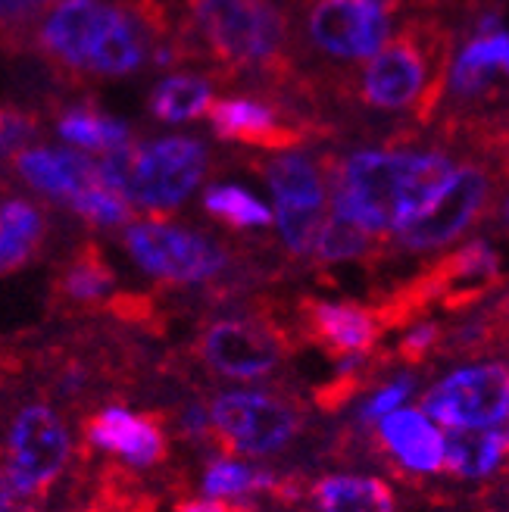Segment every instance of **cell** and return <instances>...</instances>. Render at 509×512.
Segmentation results:
<instances>
[{
	"label": "cell",
	"instance_id": "6da1fadb",
	"mask_svg": "<svg viewBox=\"0 0 509 512\" xmlns=\"http://www.w3.org/2000/svg\"><path fill=\"white\" fill-rule=\"evenodd\" d=\"M453 169L447 153L435 150H356L328 163V200L332 213L366 235L388 238L435 200Z\"/></svg>",
	"mask_w": 509,
	"mask_h": 512
},
{
	"label": "cell",
	"instance_id": "7a4b0ae2",
	"mask_svg": "<svg viewBox=\"0 0 509 512\" xmlns=\"http://www.w3.org/2000/svg\"><path fill=\"white\" fill-rule=\"evenodd\" d=\"M450 47L453 38L438 22L406 25L369 57L356 94L372 110H413L419 122H428L447 88Z\"/></svg>",
	"mask_w": 509,
	"mask_h": 512
},
{
	"label": "cell",
	"instance_id": "3957f363",
	"mask_svg": "<svg viewBox=\"0 0 509 512\" xmlns=\"http://www.w3.org/2000/svg\"><path fill=\"white\" fill-rule=\"evenodd\" d=\"M203 50L228 72H263L282 82L291 75L288 22L269 0H185Z\"/></svg>",
	"mask_w": 509,
	"mask_h": 512
},
{
	"label": "cell",
	"instance_id": "277c9868",
	"mask_svg": "<svg viewBox=\"0 0 509 512\" xmlns=\"http://www.w3.org/2000/svg\"><path fill=\"white\" fill-rule=\"evenodd\" d=\"M97 169L100 178L132 207L154 210L163 216L182 207L194 188L207 178L210 150L197 138L172 135L100 153Z\"/></svg>",
	"mask_w": 509,
	"mask_h": 512
},
{
	"label": "cell",
	"instance_id": "5b68a950",
	"mask_svg": "<svg viewBox=\"0 0 509 512\" xmlns=\"http://www.w3.org/2000/svg\"><path fill=\"white\" fill-rule=\"evenodd\" d=\"M300 338L288 319L275 313L225 316L200 331L194 353L222 378H263L297 350Z\"/></svg>",
	"mask_w": 509,
	"mask_h": 512
},
{
	"label": "cell",
	"instance_id": "8992f818",
	"mask_svg": "<svg viewBox=\"0 0 509 512\" xmlns=\"http://www.w3.org/2000/svg\"><path fill=\"white\" fill-rule=\"evenodd\" d=\"M497 200V172L488 163L456 166L447 185L435 194L428 207L394 232L397 250L431 253L460 241L475 222H481Z\"/></svg>",
	"mask_w": 509,
	"mask_h": 512
},
{
	"label": "cell",
	"instance_id": "52a82bcc",
	"mask_svg": "<svg viewBox=\"0 0 509 512\" xmlns=\"http://www.w3.org/2000/svg\"><path fill=\"white\" fill-rule=\"evenodd\" d=\"M207 413L213 425V444H219L225 453L250 456L285 450L307 422V409L294 397L269 391L219 394Z\"/></svg>",
	"mask_w": 509,
	"mask_h": 512
},
{
	"label": "cell",
	"instance_id": "ba28073f",
	"mask_svg": "<svg viewBox=\"0 0 509 512\" xmlns=\"http://www.w3.org/2000/svg\"><path fill=\"white\" fill-rule=\"evenodd\" d=\"M0 463L25 497L44 506L72 463V434L63 416L47 403H25L7 428Z\"/></svg>",
	"mask_w": 509,
	"mask_h": 512
},
{
	"label": "cell",
	"instance_id": "9c48e42d",
	"mask_svg": "<svg viewBox=\"0 0 509 512\" xmlns=\"http://www.w3.org/2000/svg\"><path fill=\"white\" fill-rule=\"evenodd\" d=\"M122 244L147 275L166 285H207L232 266V253L219 241L163 219L129 225Z\"/></svg>",
	"mask_w": 509,
	"mask_h": 512
},
{
	"label": "cell",
	"instance_id": "30bf717a",
	"mask_svg": "<svg viewBox=\"0 0 509 512\" xmlns=\"http://www.w3.org/2000/svg\"><path fill=\"white\" fill-rule=\"evenodd\" d=\"M419 413L447 428H500L509 413L506 363H481L453 369L422 394Z\"/></svg>",
	"mask_w": 509,
	"mask_h": 512
},
{
	"label": "cell",
	"instance_id": "8fae6325",
	"mask_svg": "<svg viewBox=\"0 0 509 512\" xmlns=\"http://www.w3.org/2000/svg\"><path fill=\"white\" fill-rule=\"evenodd\" d=\"M116 4L107 0H54L38 19L32 44L50 69L72 79H88L94 50L104 38Z\"/></svg>",
	"mask_w": 509,
	"mask_h": 512
},
{
	"label": "cell",
	"instance_id": "7c38bea8",
	"mask_svg": "<svg viewBox=\"0 0 509 512\" xmlns=\"http://www.w3.org/2000/svg\"><path fill=\"white\" fill-rule=\"evenodd\" d=\"M291 325L300 341L319 344L325 353H332L335 360L375 353L378 341L385 338L372 306L353 303V300L303 297L297 300V313Z\"/></svg>",
	"mask_w": 509,
	"mask_h": 512
},
{
	"label": "cell",
	"instance_id": "4fadbf2b",
	"mask_svg": "<svg viewBox=\"0 0 509 512\" xmlns=\"http://www.w3.org/2000/svg\"><path fill=\"white\" fill-rule=\"evenodd\" d=\"M307 29L322 54L363 60L391 38V19L369 0H316Z\"/></svg>",
	"mask_w": 509,
	"mask_h": 512
},
{
	"label": "cell",
	"instance_id": "5bb4252c",
	"mask_svg": "<svg viewBox=\"0 0 509 512\" xmlns=\"http://www.w3.org/2000/svg\"><path fill=\"white\" fill-rule=\"evenodd\" d=\"M85 444L119 456L132 469H157L169 459V434L163 416L132 413L125 406H100L82 422Z\"/></svg>",
	"mask_w": 509,
	"mask_h": 512
},
{
	"label": "cell",
	"instance_id": "9a60e30c",
	"mask_svg": "<svg viewBox=\"0 0 509 512\" xmlns=\"http://www.w3.org/2000/svg\"><path fill=\"white\" fill-rule=\"evenodd\" d=\"M210 125L222 141H235L253 150H297L303 141L310 138V128L300 122L282 119L272 104L253 97H222L213 100L210 110Z\"/></svg>",
	"mask_w": 509,
	"mask_h": 512
},
{
	"label": "cell",
	"instance_id": "2e32d148",
	"mask_svg": "<svg viewBox=\"0 0 509 512\" xmlns=\"http://www.w3.org/2000/svg\"><path fill=\"white\" fill-rule=\"evenodd\" d=\"M13 169L29 188L66 203V207H72V200L82 197L88 188L104 182L97 160L63 147H22L13 157Z\"/></svg>",
	"mask_w": 509,
	"mask_h": 512
},
{
	"label": "cell",
	"instance_id": "e0dca14e",
	"mask_svg": "<svg viewBox=\"0 0 509 512\" xmlns=\"http://www.w3.org/2000/svg\"><path fill=\"white\" fill-rule=\"evenodd\" d=\"M116 294V272L97 244H82L57 269L50 297L60 313H104Z\"/></svg>",
	"mask_w": 509,
	"mask_h": 512
},
{
	"label": "cell",
	"instance_id": "ac0fdd59",
	"mask_svg": "<svg viewBox=\"0 0 509 512\" xmlns=\"http://www.w3.org/2000/svg\"><path fill=\"white\" fill-rule=\"evenodd\" d=\"M375 441L406 472L435 475L444 472V434L419 409H394L375 425Z\"/></svg>",
	"mask_w": 509,
	"mask_h": 512
},
{
	"label": "cell",
	"instance_id": "d6986e66",
	"mask_svg": "<svg viewBox=\"0 0 509 512\" xmlns=\"http://www.w3.org/2000/svg\"><path fill=\"white\" fill-rule=\"evenodd\" d=\"M266 185L272 188L275 207L288 210H328V160L319 166L307 153H272L260 163Z\"/></svg>",
	"mask_w": 509,
	"mask_h": 512
},
{
	"label": "cell",
	"instance_id": "ffe728a7",
	"mask_svg": "<svg viewBox=\"0 0 509 512\" xmlns=\"http://www.w3.org/2000/svg\"><path fill=\"white\" fill-rule=\"evenodd\" d=\"M47 244V216L38 203L10 197L0 203V278L32 266Z\"/></svg>",
	"mask_w": 509,
	"mask_h": 512
},
{
	"label": "cell",
	"instance_id": "44dd1931",
	"mask_svg": "<svg viewBox=\"0 0 509 512\" xmlns=\"http://www.w3.org/2000/svg\"><path fill=\"white\" fill-rule=\"evenodd\" d=\"M307 497L319 512H397L391 484L372 475H322L307 484Z\"/></svg>",
	"mask_w": 509,
	"mask_h": 512
},
{
	"label": "cell",
	"instance_id": "7402d4cb",
	"mask_svg": "<svg viewBox=\"0 0 509 512\" xmlns=\"http://www.w3.org/2000/svg\"><path fill=\"white\" fill-rule=\"evenodd\" d=\"M506 459V431L503 428H450L444 438V472L478 481L500 469Z\"/></svg>",
	"mask_w": 509,
	"mask_h": 512
},
{
	"label": "cell",
	"instance_id": "603a6c76",
	"mask_svg": "<svg viewBox=\"0 0 509 512\" xmlns=\"http://www.w3.org/2000/svg\"><path fill=\"white\" fill-rule=\"evenodd\" d=\"M506 63H509V38H506V32L472 38L460 50L456 63L450 66L447 85L453 88V94L460 100L478 97V94H485L506 72Z\"/></svg>",
	"mask_w": 509,
	"mask_h": 512
},
{
	"label": "cell",
	"instance_id": "cb8c5ba5",
	"mask_svg": "<svg viewBox=\"0 0 509 512\" xmlns=\"http://www.w3.org/2000/svg\"><path fill=\"white\" fill-rule=\"evenodd\" d=\"M57 132L82 150L110 153L132 144V128L116 116H107L94 107H75L57 119Z\"/></svg>",
	"mask_w": 509,
	"mask_h": 512
},
{
	"label": "cell",
	"instance_id": "d4e9b609",
	"mask_svg": "<svg viewBox=\"0 0 509 512\" xmlns=\"http://www.w3.org/2000/svg\"><path fill=\"white\" fill-rule=\"evenodd\" d=\"M213 104V91L207 79H197V75H169L163 79L154 94H150V113L160 122H191L200 119Z\"/></svg>",
	"mask_w": 509,
	"mask_h": 512
},
{
	"label": "cell",
	"instance_id": "484cf974",
	"mask_svg": "<svg viewBox=\"0 0 509 512\" xmlns=\"http://www.w3.org/2000/svg\"><path fill=\"white\" fill-rule=\"evenodd\" d=\"M378 238L366 235L363 228H356L350 219L338 216V213H328L322 228H319V238L313 244V253L319 266H335V263H353V260H366V256L378 253Z\"/></svg>",
	"mask_w": 509,
	"mask_h": 512
},
{
	"label": "cell",
	"instance_id": "4316f807",
	"mask_svg": "<svg viewBox=\"0 0 509 512\" xmlns=\"http://www.w3.org/2000/svg\"><path fill=\"white\" fill-rule=\"evenodd\" d=\"M506 335V300H497L491 310L478 313L475 319L444 328L441 350L438 353H456V356H481V353H494L503 344Z\"/></svg>",
	"mask_w": 509,
	"mask_h": 512
},
{
	"label": "cell",
	"instance_id": "83f0119b",
	"mask_svg": "<svg viewBox=\"0 0 509 512\" xmlns=\"http://www.w3.org/2000/svg\"><path fill=\"white\" fill-rule=\"evenodd\" d=\"M203 210L228 228H266L272 225V210L238 185H213L203 194Z\"/></svg>",
	"mask_w": 509,
	"mask_h": 512
},
{
	"label": "cell",
	"instance_id": "f1b7e54d",
	"mask_svg": "<svg viewBox=\"0 0 509 512\" xmlns=\"http://www.w3.org/2000/svg\"><path fill=\"white\" fill-rule=\"evenodd\" d=\"M69 210L75 216H82L94 228H119L132 219V203L119 191H113L107 182H100V185L88 188L82 197H75Z\"/></svg>",
	"mask_w": 509,
	"mask_h": 512
},
{
	"label": "cell",
	"instance_id": "f546056e",
	"mask_svg": "<svg viewBox=\"0 0 509 512\" xmlns=\"http://www.w3.org/2000/svg\"><path fill=\"white\" fill-rule=\"evenodd\" d=\"M328 210H288V207H275L272 222L278 225V235H282V244L288 247V253L294 256H310L313 244L319 238V228L325 222Z\"/></svg>",
	"mask_w": 509,
	"mask_h": 512
},
{
	"label": "cell",
	"instance_id": "4dcf8cb0",
	"mask_svg": "<svg viewBox=\"0 0 509 512\" xmlns=\"http://www.w3.org/2000/svg\"><path fill=\"white\" fill-rule=\"evenodd\" d=\"M441 338H444V328L438 322H416L410 331H403L397 347L388 350V360L406 363V366H422L428 363V356H435L441 350Z\"/></svg>",
	"mask_w": 509,
	"mask_h": 512
},
{
	"label": "cell",
	"instance_id": "1f68e13d",
	"mask_svg": "<svg viewBox=\"0 0 509 512\" xmlns=\"http://www.w3.org/2000/svg\"><path fill=\"white\" fill-rule=\"evenodd\" d=\"M41 132V119L22 107H0V160H13Z\"/></svg>",
	"mask_w": 509,
	"mask_h": 512
},
{
	"label": "cell",
	"instance_id": "d6a6232c",
	"mask_svg": "<svg viewBox=\"0 0 509 512\" xmlns=\"http://www.w3.org/2000/svg\"><path fill=\"white\" fill-rule=\"evenodd\" d=\"M413 388H416V375H397L394 381L381 384V388L363 403L356 422H360L363 428H375L378 419H385L388 413H394V409H400L406 403V397L413 394Z\"/></svg>",
	"mask_w": 509,
	"mask_h": 512
},
{
	"label": "cell",
	"instance_id": "836d02e7",
	"mask_svg": "<svg viewBox=\"0 0 509 512\" xmlns=\"http://www.w3.org/2000/svg\"><path fill=\"white\" fill-rule=\"evenodd\" d=\"M178 431L185 434L188 441H210L213 444V425H210V413L200 403H188L178 416Z\"/></svg>",
	"mask_w": 509,
	"mask_h": 512
},
{
	"label": "cell",
	"instance_id": "e575fe53",
	"mask_svg": "<svg viewBox=\"0 0 509 512\" xmlns=\"http://www.w3.org/2000/svg\"><path fill=\"white\" fill-rule=\"evenodd\" d=\"M172 512H253L247 503L241 500H210V497H200V500H178Z\"/></svg>",
	"mask_w": 509,
	"mask_h": 512
},
{
	"label": "cell",
	"instance_id": "d590c367",
	"mask_svg": "<svg viewBox=\"0 0 509 512\" xmlns=\"http://www.w3.org/2000/svg\"><path fill=\"white\" fill-rule=\"evenodd\" d=\"M369 4H375L378 10H385V13H391V10L403 7V0H369Z\"/></svg>",
	"mask_w": 509,
	"mask_h": 512
},
{
	"label": "cell",
	"instance_id": "8d00e7d4",
	"mask_svg": "<svg viewBox=\"0 0 509 512\" xmlns=\"http://www.w3.org/2000/svg\"><path fill=\"white\" fill-rule=\"evenodd\" d=\"M35 4H41V7L47 10V4H50V0H35Z\"/></svg>",
	"mask_w": 509,
	"mask_h": 512
}]
</instances>
